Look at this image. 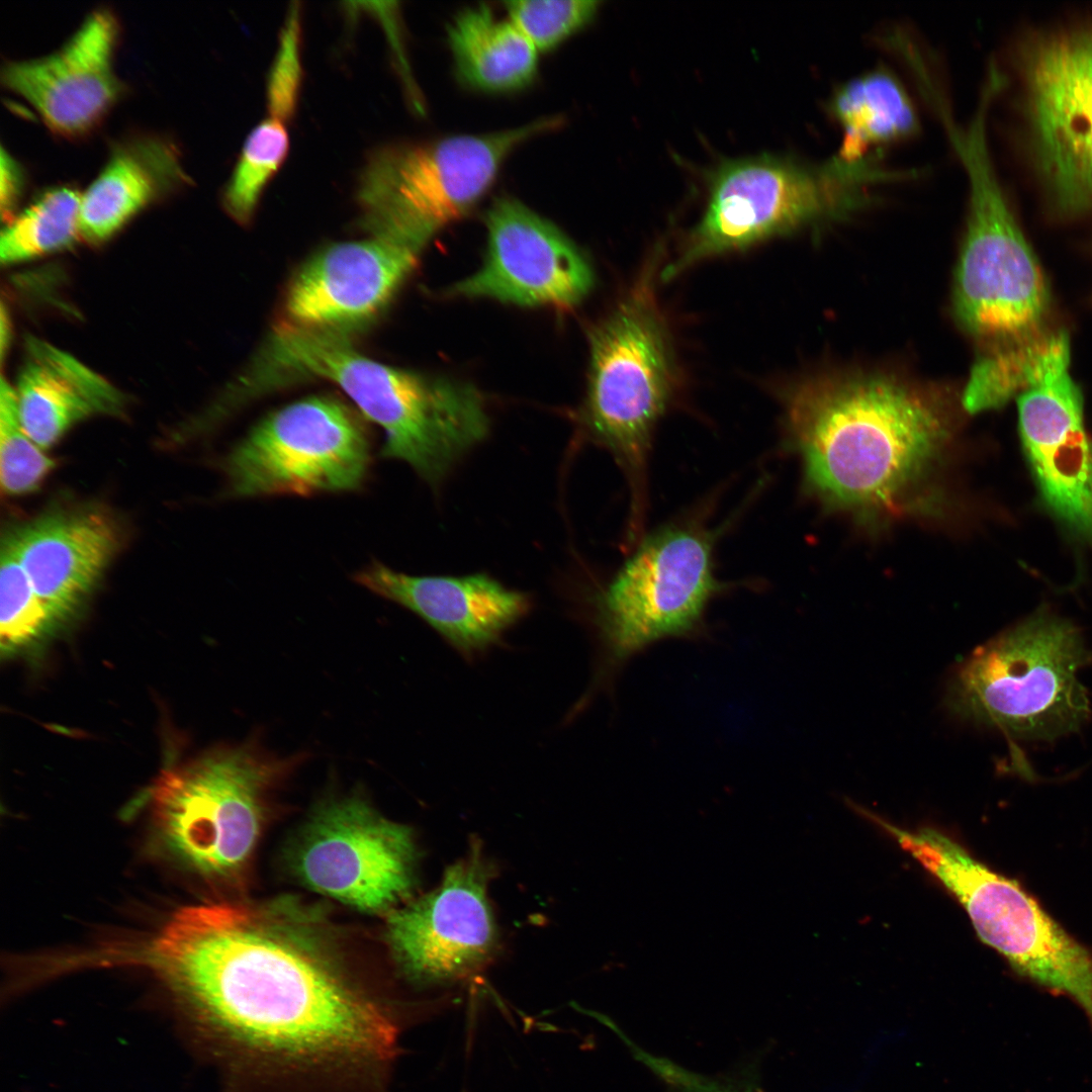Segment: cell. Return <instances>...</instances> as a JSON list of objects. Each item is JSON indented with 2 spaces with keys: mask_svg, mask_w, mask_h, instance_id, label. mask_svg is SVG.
I'll list each match as a JSON object with an SVG mask.
<instances>
[{
  "mask_svg": "<svg viewBox=\"0 0 1092 1092\" xmlns=\"http://www.w3.org/2000/svg\"><path fill=\"white\" fill-rule=\"evenodd\" d=\"M147 962L253 1070L358 1076L394 1052L395 1026L294 929L254 909L178 910Z\"/></svg>",
  "mask_w": 1092,
  "mask_h": 1092,
  "instance_id": "obj_1",
  "label": "cell"
},
{
  "mask_svg": "<svg viewBox=\"0 0 1092 1092\" xmlns=\"http://www.w3.org/2000/svg\"><path fill=\"white\" fill-rule=\"evenodd\" d=\"M786 424L808 490L833 510L874 521L907 507L949 442L953 416L937 390L852 374L795 386Z\"/></svg>",
  "mask_w": 1092,
  "mask_h": 1092,
  "instance_id": "obj_2",
  "label": "cell"
},
{
  "mask_svg": "<svg viewBox=\"0 0 1092 1092\" xmlns=\"http://www.w3.org/2000/svg\"><path fill=\"white\" fill-rule=\"evenodd\" d=\"M299 377L339 385L383 429L381 455L407 463L431 484L440 482L489 431L485 400L470 384L374 361L340 332L283 323L275 328L247 388L259 393Z\"/></svg>",
  "mask_w": 1092,
  "mask_h": 1092,
  "instance_id": "obj_3",
  "label": "cell"
},
{
  "mask_svg": "<svg viewBox=\"0 0 1092 1092\" xmlns=\"http://www.w3.org/2000/svg\"><path fill=\"white\" fill-rule=\"evenodd\" d=\"M1091 663L1081 631L1040 608L960 663L945 705L960 719L1010 738L1053 741L1078 731L1090 717L1078 672Z\"/></svg>",
  "mask_w": 1092,
  "mask_h": 1092,
  "instance_id": "obj_4",
  "label": "cell"
},
{
  "mask_svg": "<svg viewBox=\"0 0 1092 1092\" xmlns=\"http://www.w3.org/2000/svg\"><path fill=\"white\" fill-rule=\"evenodd\" d=\"M990 101L981 99L965 124L951 114L941 123L968 182L965 237L959 257L953 308L978 340L1009 345L1040 331L1050 295L1041 269L1003 193L987 140Z\"/></svg>",
  "mask_w": 1092,
  "mask_h": 1092,
  "instance_id": "obj_5",
  "label": "cell"
},
{
  "mask_svg": "<svg viewBox=\"0 0 1092 1092\" xmlns=\"http://www.w3.org/2000/svg\"><path fill=\"white\" fill-rule=\"evenodd\" d=\"M895 177L875 157L846 161L834 154L818 165L772 156L727 161L712 177L704 215L662 278L813 222L847 217L870 203L871 188Z\"/></svg>",
  "mask_w": 1092,
  "mask_h": 1092,
  "instance_id": "obj_6",
  "label": "cell"
},
{
  "mask_svg": "<svg viewBox=\"0 0 1092 1092\" xmlns=\"http://www.w3.org/2000/svg\"><path fill=\"white\" fill-rule=\"evenodd\" d=\"M562 121L559 116H547L493 132L378 148L357 182L364 223L373 235L421 249L482 199L515 150Z\"/></svg>",
  "mask_w": 1092,
  "mask_h": 1092,
  "instance_id": "obj_7",
  "label": "cell"
},
{
  "mask_svg": "<svg viewBox=\"0 0 1092 1092\" xmlns=\"http://www.w3.org/2000/svg\"><path fill=\"white\" fill-rule=\"evenodd\" d=\"M655 268L648 263L593 331L584 408L590 434L612 451L629 478L637 525L643 520L652 433L674 385L671 344L653 287Z\"/></svg>",
  "mask_w": 1092,
  "mask_h": 1092,
  "instance_id": "obj_8",
  "label": "cell"
},
{
  "mask_svg": "<svg viewBox=\"0 0 1092 1092\" xmlns=\"http://www.w3.org/2000/svg\"><path fill=\"white\" fill-rule=\"evenodd\" d=\"M295 762L250 741L167 768L151 792L155 828L186 866L207 876L234 874L257 842L266 793Z\"/></svg>",
  "mask_w": 1092,
  "mask_h": 1092,
  "instance_id": "obj_9",
  "label": "cell"
},
{
  "mask_svg": "<svg viewBox=\"0 0 1092 1092\" xmlns=\"http://www.w3.org/2000/svg\"><path fill=\"white\" fill-rule=\"evenodd\" d=\"M712 549L713 535L690 525L666 527L641 543L597 599L606 667L659 641L703 634L707 607L722 589Z\"/></svg>",
  "mask_w": 1092,
  "mask_h": 1092,
  "instance_id": "obj_10",
  "label": "cell"
},
{
  "mask_svg": "<svg viewBox=\"0 0 1092 1092\" xmlns=\"http://www.w3.org/2000/svg\"><path fill=\"white\" fill-rule=\"evenodd\" d=\"M360 417L330 396L306 397L269 414L222 461L236 497L352 490L370 463Z\"/></svg>",
  "mask_w": 1092,
  "mask_h": 1092,
  "instance_id": "obj_11",
  "label": "cell"
},
{
  "mask_svg": "<svg viewBox=\"0 0 1092 1092\" xmlns=\"http://www.w3.org/2000/svg\"><path fill=\"white\" fill-rule=\"evenodd\" d=\"M415 849L408 827L354 794L314 811L291 866L308 888L364 911H382L410 893Z\"/></svg>",
  "mask_w": 1092,
  "mask_h": 1092,
  "instance_id": "obj_12",
  "label": "cell"
},
{
  "mask_svg": "<svg viewBox=\"0 0 1092 1092\" xmlns=\"http://www.w3.org/2000/svg\"><path fill=\"white\" fill-rule=\"evenodd\" d=\"M1022 76L1038 168L1060 207H1092V27L1023 49Z\"/></svg>",
  "mask_w": 1092,
  "mask_h": 1092,
  "instance_id": "obj_13",
  "label": "cell"
},
{
  "mask_svg": "<svg viewBox=\"0 0 1092 1092\" xmlns=\"http://www.w3.org/2000/svg\"><path fill=\"white\" fill-rule=\"evenodd\" d=\"M1069 359L1065 343L1052 346L1041 358L1017 395L1019 434L1044 507L1092 546V438Z\"/></svg>",
  "mask_w": 1092,
  "mask_h": 1092,
  "instance_id": "obj_14",
  "label": "cell"
},
{
  "mask_svg": "<svg viewBox=\"0 0 1092 1092\" xmlns=\"http://www.w3.org/2000/svg\"><path fill=\"white\" fill-rule=\"evenodd\" d=\"M954 897L984 943L1019 975L1069 996L1092 1024V953L1018 882L977 864L959 879Z\"/></svg>",
  "mask_w": 1092,
  "mask_h": 1092,
  "instance_id": "obj_15",
  "label": "cell"
},
{
  "mask_svg": "<svg viewBox=\"0 0 1092 1092\" xmlns=\"http://www.w3.org/2000/svg\"><path fill=\"white\" fill-rule=\"evenodd\" d=\"M485 223L484 261L452 287L454 295L566 308L589 292L594 273L584 255L557 226L518 199L496 198Z\"/></svg>",
  "mask_w": 1092,
  "mask_h": 1092,
  "instance_id": "obj_16",
  "label": "cell"
},
{
  "mask_svg": "<svg viewBox=\"0 0 1092 1092\" xmlns=\"http://www.w3.org/2000/svg\"><path fill=\"white\" fill-rule=\"evenodd\" d=\"M118 35L114 13L95 9L56 51L7 61L1 81L31 105L51 131L79 138L97 126L124 91L113 62Z\"/></svg>",
  "mask_w": 1092,
  "mask_h": 1092,
  "instance_id": "obj_17",
  "label": "cell"
},
{
  "mask_svg": "<svg viewBox=\"0 0 1092 1092\" xmlns=\"http://www.w3.org/2000/svg\"><path fill=\"white\" fill-rule=\"evenodd\" d=\"M477 853L449 868L441 885L387 920V938L402 968L426 981L461 976L493 949L495 927Z\"/></svg>",
  "mask_w": 1092,
  "mask_h": 1092,
  "instance_id": "obj_18",
  "label": "cell"
},
{
  "mask_svg": "<svg viewBox=\"0 0 1092 1092\" xmlns=\"http://www.w3.org/2000/svg\"><path fill=\"white\" fill-rule=\"evenodd\" d=\"M420 250L383 235L326 248L290 284L286 297L290 322L337 332L367 321L391 298Z\"/></svg>",
  "mask_w": 1092,
  "mask_h": 1092,
  "instance_id": "obj_19",
  "label": "cell"
},
{
  "mask_svg": "<svg viewBox=\"0 0 1092 1092\" xmlns=\"http://www.w3.org/2000/svg\"><path fill=\"white\" fill-rule=\"evenodd\" d=\"M355 579L418 615L466 657L497 643L530 609L526 594L483 573L416 576L373 562Z\"/></svg>",
  "mask_w": 1092,
  "mask_h": 1092,
  "instance_id": "obj_20",
  "label": "cell"
},
{
  "mask_svg": "<svg viewBox=\"0 0 1092 1092\" xmlns=\"http://www.w3.org/2000/svg\"><path fill=\"white\" fill-rule=\"evenodd\" d=\"M8 535L57 625L81 607L120 543L115 521L97 509L48 513Z\"/></svg>",
  "mask_w": 1092,
  "mask_h": 1092,
  "instance_id": "obj_21",
  "label": "cell"
},
{
  "mask_svg": "<svg viewBox=\"0 0 1092 1092\" xmlns=\"http://www.w3.org/2000/svg\"><path fill=\"white\" fill-rule=\"evenodd\" d=\"M14 388L21 424L43 450L77 423L95 415H120L125 403L120 390L101 374L33 336L25 340Z\"/></svg>",
  "mask_w": 1092,
  "mask_h": 1092,
  "instance_id": "obj_22",
  "label": "cell"
},
{
  "mask_svg": "<svg viewBox=\"0 0 1092 1092\" xmlns=\"http://www.w3.org/2000/svg\"><path fill=\"white\" fill-rule=\"evenodd\" d=\"M191 182L178 146L156 133L114 143L104 166L81 194V237L102 243L150 204Z\"/></svg>",
  "mask_w": 1092,
  "mask_h": 1092,
  "instance_id": "obj_23",
  "label": "cell"
},
{
  "mask_svg": "<svg viewBox=\"0 0 1092 1092\" xmlns=\"http://www.w3.org/2000/svg\"><path fill=\"white\" fill-rule=\"evenodd\" d=\"M827 108L841 130L835 155L846 161L881 154V148L912 138L920 130L918 112L906 87L884 67L840 84Z\"/></svg>",
  "mask_w": 1092,
  "mask_h": 1092,
  "instance_id": "obj_24",
  "label": "cell"
},
{
  "mask_svg": "<svg viewBox=\"0 0 1092 1092\" xmlns=\"http://www.w3.org/2000/svg\"><path fill=\"white\" fill-rule=\"evenodd\" d=\"M447 34L455 72L473 89L514 91L537 74V49L509 18L498 19L485 4L461 10Z\"/></svg>",
  "mask_w": 1092,
  "mask_h": 1092,
  "instance_id": "obj_25",
  "label": "cell"
},
{
  "mask_svg": "<svg viewBox=\"0 0 1092 1092\" xmlns=\"http://www.w3.org/2000/svg\"><path fill=\"white\" fill-rule=\"evenodd\" d=\"M81 194L70 185L44 190L1 233L0 259L12 265L63 250L81 237Z\"/></svg>",
  "mask_w": 1092,
  "mask_h": 1092,
  "instance_id": "obj_26",
  "label": "cell"
},
{
  "mask_svg": "<svg viewBox=\"0 0 1092 1092\" xmlns=\"http://www.w3.org/2000/svg\"><path fill=\"white\" fill-rule=\"evenodd\" d=\"M289 145L286 122L275 117L268 115L250 131L222 191L223 206L235 220L247 223L252 218Z\"/></svg>",
  "mask_w": 1092,
  "mask_h": 1092,
  "instance_id": "obj_27",
  "label": "cell"
},
{
  "mask_svg": "<svg viewBox=\"0 0 1092 1092\" xmlns=\"http://www.w3.org/2000/svg\"><path fill=\"white\" fill-rule=\"evenodd\" d=\"M57 626L21 565L9 535L0 554V647L11 657L40 643Z\"/></svg>",
  "mask_w": 1092,
  "mask_h": 1092,
  "instance_id": "obj_28",
  "label": "cell"
},
{
  "mask_svg": "<svg viewBox=\"0 0 1092 1092\" xmlns=\"http://www.w3.org/2000/svg\"><path fill=\"white\" fill-rule=\"evenodd\" d=\"M55 460L25 432L18 413L14 385H0V482L8 495L36 490L53 470Z\"/></svg>",
  "mask_w": 1092,
  "mask_h": 1092,
  "instance_id": "obj_29",
  "label": "cell"
},
{
  "mask_svg": "<svg viewBox=\"0 0 1092 1092\" xmlns=\"http://www.w3.org/2000/svg\"><path fill=\"white\" fill-rule=\"evenodd\" d=\"M594 0L505 2L509 19L538 52L549 51L586 25L598 10Z\"/></svg>",
  "mask_w": 1092,
  "mask_h": 1092,
  "instance_id": "obj_30",
  "label": "cell"
},
{
  "mask_svg": "<svg viewBox=\"0 0 1092 1092\" xmlns=\"http://www.w3.org/2000/svg\"><path fill=\"white\" fill-rule=\"evenodd\" d=\"M300 13L292 3L280 34L279 46L267 77L266 100L269 116L284 122L297 107L301 85Z\"/></svg>",
  "mask_w": 1092,
  "mask_h": 1092,
  "instance_id": "obj_31",
  "label": "cell"
},
{
  "mask_svg": "<svg viewBox=\"0 0 1092 1092\" xmlns=\"http://www.w3.org/2000/svg\"><path fill=\"white\" fill-rule=\"evenodd\" d=\"M1 212L4 218H12L14 208L24 187V173L15 158L1 148Z\"/></svg>",
  "mask_w": 1092,
  "mask_h": 1092,
  "instance_id": "obj_32",
  "label": "cell"
},
{
  "mask_svg": "<svg viewBox=\"0 0 1092 1092\" xmlns=\"http://www.w3.org/2000/svg\"><path fill=\"white\" fill-rule=\"evenodd\" d=\"M688 1092H761L760 1089L749 1080L711 1077L698 1074L690 1085Z\"/></svg>",
  "mask_w": 1092,
  "mask_h": 1092,
  "instance_id": "obj_33",
  "label": "cell"
}]
</instances>
